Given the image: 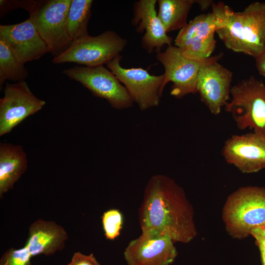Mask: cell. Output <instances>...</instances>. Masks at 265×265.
<instances>
[{
    "instance_id": "cell-2",
    "label": "cell",
    "mask_w": 265,
    "mask_h": 265,
    "mask_svg": "<svg viewBox=\"0 0 265 265\" xmlns=\"http://www.w3.org/2000/svg\"><path fill=\"white\" fill-rule=\"evenodd\" d=\"M216 33L228 49L256 58L265 51V2H253L241 12L228 6Z\"/></svg>"
},
{
    "instance_id": "cell-28",
    "label": "cell",
    "mask_w": 265,
    "mask_h": 265,
    "mask_svg": "<svg viewBox=\"0 0 265 265\" xmlns=\"http://www.w3.org/2000/svg\"></svg>"
},
{
    "instance_id": "cell-23",
    "label": "cell",
    "mask_w": 265,
    "mask_h": 265,
    "mask_svg": "<svg viewBox=\"0 0 265 265\" xmlns=\"http://www.w3.org/2000/svg\"><path fill=\"white\" fill-rule=\"evenodd\" d=\"M32 256L24 246L19 249L11 247L7 250L0 259V265H31Z\"/></svg>"
},
{
    "instance_id": "cell-16",
    "label": "cell",
    "mask_w": 265,
    "mask_h": 265,
    "mask_svg": "<svg viewBox=\"0 0 265 265\" xmlns=\"http://www.w3.org/2000/svg\"><path fill=\"white\" fill-rule=\"evenodd\" d=\"M156 0H139L134 3L131 23L140 33L144 32L142 47L148 53L171 45L173 38L167 35L156 10Z\"/></svg>"
},
{
    "instance_id": "cell-10",
    "label": "cell",
    "mask_w": 265,
    "mask_h": 265,
    "mask_svg": "<svg viewBox=\"0 0 265 265\" xmlns=\"http://www.w3.org/2000/svg\"><path fill=\"white\" fill-rule=\"evenodd\" d=\"M121 54L106 64L107 68L126 87L139 108L146 110L159 105L164 89V76L151 75L142 68H125Z\"/></svg>"
},
{
    "instance_id": "cell-14",
    "label": "cell",
    "mask_w": 265,
    "mask_h": 265,
    "mask_svg": "<svg viewBox=\"0 0 265 265\" xmlns=\"http://www.w3.org/2000/svg\"><path fill=\"white\" fill-rule=\"evenodd\" d=\"M233 73L218 62H209L200 69L196 91L201 101L213 114H219L230 100Z\"/></svg>"
},
{
    "instance_id": "cell-3",
    "label": "cell",
    "mask_w": 265,
    "mask_h": 265,
    "mask_svg": "<svg viewBox=\"0 0 265 265\" xmlns=\"http://www.w3.org/2000/svg\"><path fill=\"white\" fill-rule=\"evenodd\" d=\"M222 215L226 230L235 238H245L253 230L265 228V188H239L228 197Z\"/></svg>"
},
{
    "instance_id": "cell-25",
    "label": "cell",
    "mask_w": 265,
    "mask_h": 265,
    "mask_svg": "<svg viewBox=\"0 0 265 265\" xmlns=\"http://www.w3.org/2000/svg\"><path fill=\"white\" fill-rule=\"evenodd\" d=\"M250 235L255 239L261 254L262 265H265V228H256L252 231Z\"/></svg>"
},
{
    "instance_id": "cell-24",
    "label": "cell",
    "mask_w": 265,
    "mask_h": 265,
    "mask_svg": "<svg viewBox=\"0 0 265 265\" xmlns=\"http://www.w3.org/2000/svg\"><path fill=\"white\" fill-rule=\"evenodd\" d=\"M66 265H100L93 254H83L80 252H75L71 261Z\"/></svg>"
},
{
    "instance_id": "cell-9",
    "label": "cell",
    "mask_w": 265,
    "mask_h": 265,
    "mask_svg": "<svg viewBox=\"0 0 265 265\" xmlns=\"http://www.w3.org/2000/svg\"><path fill=\"white\" fill-rule=\"evenodd\" d=\"M62 73L80 83L94 96L106 100L115 109L129 108L133 105L134 102L126 87L104 65H76L64 70Z\"/></svg>"
},
{
    "instance_id": "cell-17",
    "label": "cell",
    "mask_w": 265,
    "mask_h": 265,
    "mask_svg": "<svg viewBox=\"0 0 265 265\" xmlns=\"http://www.w3.org/2000/svg\"><path fill=\"white\" fill-rule=\"evenodd\" d=\"M68 238L62 226L54 221L39 219L29 225L25 246L32 257L40 254L50 256L62 250Z\"/></svg>"
},
{
    "instance_id": "cell-20",
    "label": "cell",
    "mask_w": 265,
    "mask_h": 265,
    "mask_svg": "<svg viewBox=\"0 0 265 265\" xmlns=\"http://www.w3.org/2000/svg\"><path fill=\"white\" fill-rule=\"evenodd\" d=\"M93 1L72 0L67 17V30L73 41L89 35L87 26Z\"/></svg>"
},
{
    "instance_id": "cell-4",
    "label": "cell",
    "mask_w": 265,
    "mask_h": 265,
    "mask_svg": "<svg viewBox=\"0 0 265 265\" xmlns=\"http://www.w3.org/2000/svg\"><path fill=\"white\" fill-rule=\"evenodd\" d=\"M72 0H23L37 30L53 57L66 51L73 41L67 30V17Z\"/></svg>"
},
{
    "instance_id": "cell-19",
    "label": "cell",
    "mask_w": 265,
    "mask_h": 265,
    "mask_svg": "<svg viewBox=\"0 0 265 265\" xmlns=\"http://www.w3.org/2000/svg\"><path fill=\"white\" fill-rule=\"evenodd\" d=\"M158 16L167 32L181 29L185 26L187 18L195 0H159Z\"/></svg>"
},
{
    "instance_id": "cell-27",
    "label": "cell",
    "mask_w": 265,
    "mask_h": 265,
    "mask_svg": "<svg viewBox=\"0 0 265 265\" xmlns=\"http://www.w3.org/2000/svg\"><path fill=\"white\" fill-rule=\"evenodd\" d=\"M213 2V1L209 0H195V3H197L202 11L212 7Z\"/></svg>"
},
{
    "instance_id": "cell-12",
    "label": "cell",
    "mask_w": 265,
    "mask_h": 265,
    "mask_svg": "<svg viewBox=\"0 0 265 265\" xmlns=\"http://www.w3.org/2000/svg\"><path fill=\"white\" fill-rule=\"evenodd\" d=\"M172 238L153 232H142L124 252L128 265H170L177 256Z\"/></svg>"
},
{
    "instance_id": "cell-5",
    "label": "cell",
    "mask_w": 265,
    "mask_h": 265,
    "mask_svg": "<svg viewBox=\"0 0 265 265\" xmlns=\"http://www.w3.org/2000/svg\"><path fill=\"white\" fill-rule=\"evenodd\" d=\"M230 95L225 110L238 128L265 135V82L250 76L232 86Z\"/></svg>"
},
{
    "instance_id": "cell-13",
    "label": "cell",
    "mask_w": 265,
    "mask_h": 265,
    "mask_svg": "<svg viewBox=\"0 0 265 265\" xmlns=\"http://www.w3.org/2000/svg\"><path fill=\"white\" fill-rule=\"evenodd\" d=\"M222 155L241 172L252 173L265 168V135L253 132L234 135L225 142Z\"/></svg>"
},
{
    "instance_id": "cell-8",
    "label": "cell",
    "mask_w": 265,
    "mask_h": 265,
    "mask_svg": "<svg viewBox=\"0 0 265 265\" xmlns=\"http://www.w3.org/2000/svg\"><path fill=\"white\" fill-rule=\"evenodd\" d=\"M157 52L156 57L165 70L163 86L172 82L170 94L178 99L197 93L198 75L201 67L209 62L218 61L223 56L220 53L205 59L193 60L186 57L179 48L172 45L163 52Z\"/></svg>"
},
{
    "instance_id": "cell-11",
    "label": "cell",
    "mask_w": 265,
    "mask_h": 265,
    "mask_svg": "<svg viewBox=\"0 0 265 265\" xmlns=\"http://www.w3.org/2000/svg\"><path fill=\"white\" fill-rule=\"evenodd\" d=\"M46 102L36 97L25 81L6 82L0 99V136L11 131L28 116L40 110Z\"/></svg>"
},
{
    "instance_id": "cell-21",
    "label": "cell",
    "mask_w": 265,
    "mask_h": 265,
    "mask_svg": "<svg viewBox=\"0 0 265 265\" xmlns=\"http://www.w3.org/2000/svg\"><path fill=\"white\" fill-rule=\"evenodd\" d=\"M28 72L17 58L7 43L0 39V89L3 88L7 80L20 82L25 81Z\"/></svg>"
},
{
    "instance_id": "cell-26",
    "label": "cell",
    "mask_w": 265,
    "mask_h": 265,
    "mask_svg": "<svg viewBox=\"0 0 265 265\" xmlns=\"http://www.w3.org/2000/svg\"><path fill=\"white\" fill-rule=\"evenodd\" d=\"M255 59V65L258 73L265 77V51Z\"/></svg>"
},
{
    "instance_id": "cell-15",
    "label": "cell",
    "mask_w": 265,
    "mask_h": 265,
    "mask_svg": "<svg viewBox=\"0 0 265 265\" xmlns=\"http://www.w3.org/2000/svg\"><path fill=\"white\" fill-rule=\"evenodd\" d=\"M0 39L7 43L24 64L49 53L47 45L29 18L19 24L0 25Z\"/></svg>"
},
{
    "instance_id": "cell-6",
    "label": "cell",
    "mask_w": 265,
    "mask_h": 265,
    "mask_svg": "<svg viewBox=\"0 0 265 265\" xmlns=\"http://www.w3.org/2000/svg\"><path fill=\"white\" fill-rule=\"evenodd\" d=\"M226 4L213 2L211 12L195 17L180 30L175 46L184 55L193 60L208 58L216 47L214 34L221 26Z\"/></svg>"
},
{
    "instance_id": "cell-1",
    "label": "cell",
    "mask_w": 265,
    "mask_h": 265,
    "mask_svg": "<svg viewBox=\"0 0 265 265\" xmlns=\"http://www.w3.org/2000/svg\"><path fill=\"white\" fill-rule=\"evenodd\" d=\"M138 213L142 232L159 233L182 243L197 235L193 208L183 188L166 175L149 179Z\"/></svg>"
},
{
    "instance_id": "cell-18",
    "label": "cell",
    "mask_w": 265,
    "mask_h": 265,
    "mask_svg": "<svg viewBox=\"0 0 265 265\" xmlns=\"http://www.w3.org/2000/svg\"><path fill=\"white\" fill-rule=\"evenodd\" d=\"M27 168L26 154L20 145L0 143V197L12 189Z\"/></svg>"
},
{
    "instance_id": "cell-7",
    "label": "cell",
    "mask_w": 265,
    "mask_h": 265,
    "mask_svg": "<svg viewBox=\"0 0 265 265\" xmlns=\"http://www.w3.org/2000/svg\"><path fill=\"white\" fill-rule=\"evenodd\" d=\"M127 41L114 31L106 30L99 35H88L73 41L70 47L53 57L54 64L74 62L86 67L107 64L120 54Z\"/></svg>"
},
{
    "instance_id": "cell-22",
    "label": "cell",
    "mask_w": 265,
    "mask_h": 265,
    "mask_svg": "<svg viewBox=\"0 0 265 265\" xmlns=\"http://www.w3.org/2000/svg\"><path fill=\"white\" fill-rule=\"evenodd\" d=\"M102 224L106 238L114 240L118 237L122 225V215L117 210L111 209L104 212Z\"/></svg>"
}]
</instances>
